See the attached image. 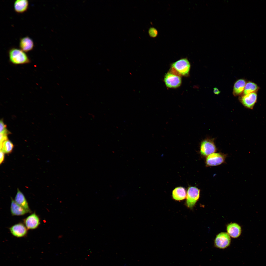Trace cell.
<instances>
[{"label": "cell", "instance_id": "cell-11", "mask_svg": "<svg viewBox=\"0 0 266 266\" xmlns=\"http://www.w3.org/2000/svg\"><path fill=\"white\" fill-rule=\"evenodd\" d=\"M34 46L33 40L28 36L22 37L20 39L19 47L21 50L25 52L32 50Z\"/></svg>", "mask_w": 266, "mask_h": 266}, {"label": "cell", "instance_id": "cell-21", "mask_svg": "<svg viewBox=\"0 0 266 266\" xmlns=\"http://www.w3.org/2000/svg\"><path fill=\"white\" fill-rule=\"evenodd\" d=\"M6 125L4 123L3 121L1 120L0 122V133L8 132L6 128Z\"/></svg>", "mask_w": 266, "mask_h": 266}, {"label": "cell", "instance_id": "cell-23", "mask_svg": "<svg viewBox=\"0 0 266 266\" xmlns=\"http://www.w3.org/2000/svg\"><path fill=\"white\" fill-rule=\"evenodd\" d=\"M213 92L215 94L218 95L220 93V91L217 88L215 87L214 88Z\"/></svg>", "mask_w": 266, "mask_h": 266}, {"label": "cell", "instance_id": "cell-13", "mask_svg": "<svg viewBox=\"0 0 266 266\" xmlns=\"http://www.w3.org/2000/svg\"><path fill=\"white\" fill-rule=\"evenodd\" d=\"M227 233L231 237L237 238L240 235L241 229L240 226L235 223L229 224L227 227Z\"/></svg>", "mask_w": 266, "mask_h": 266}, {"label": "cell", "instance_id": "cell-14", "mask_svg": "<svg viewBox=\"0 0 266 266\" xmlns=\"http://www.w3.org/2000/svg\"><path fill=\"white\" fill-rule=\"evenodd\" d=\"M29 6V2L27 0H17L14 3V7L16 12L21 13L26 12Z\"/></svg>", "mask_w": 266, "mask_h": 266}, {"label": "cell", "instance_id": "cell-15", "mask_svg": "<svg viewBox=\"0 0 266 266\" xmlns=\"http://www.w3.org/2000/svg\"><path fill=\"white\" fill-rule=\"evenodd\" d=\"M10 210L11 213L13 216H21L28 213L23 208L16 203L12 198Z\"/></svg>", "mask_w": 266, "mask_h": 266}, {"label": "cell", "instance_id": "cell-3", "mask_svg": "<svg viewBox=\"0 0 266 266\" xmlns=\"http://www.w3.org/2000/svg\"><path fill=\"white\" fill-rule=\"evenodd\" d=\"M200 190L195 186L188 187L187 192L186 205L190 209L192 208L199 200Z\"/></svg>", "mask_w": 266, "mask_h": 266}, {"label": "cell", "instance_id": "cell-20", "mask_svg": "<svg viewBox=\"0 0 266 266\" xmlns=\"http://www.w3.org/2000/svg\"><path fill=\"white\" fill-rule=\"evenodd\" d=\"M148 33L149 36L151 37L154 38L156 37L158 34L157 30L154 27H150L148 31Z\"/></svg>", "mask_w": 266, "mask_h": 266}, {"label": "cell", "instance_id": "cell-22", "mask_svg": "<svg viewBox=\"0 0 266 266\" xmlns=\"http://www.w3.org/2000/svg\"><path fill=\"white\" fill-rule=\"evenodd\" d=\"M4 158V153L1 150L0 153V163L1 164L3 162Z\"/></svg>", "mask_w": 266, "mask_h": 266}, {"label": "cell", "instance_id": "cell-6", "mask_svg": "<svg viewBox=\"0 0 266 266\" xmlns=\"http://www.w3.org/2000/svg\"><path fill=\"white\" fill-rule=\"evenodd\" d=\"M164 80L166 86L169 88H177L180 86L181 83V79L180 76L170 72L166 74Z\"/></svg>", "mask_w": 266, "mask_h": 266}, {"label": "cell", "instance_id": "cell-1", "mask_svg": "<svg viewBox=\"0 0 266 266\" xmlns=\"http://www.w3.org/2000/svg\"><path fill=\"white\" fill-rule=\"evenodd\" d=\"M8 55L10 61L14 64H27L30 61L25 52L20 49L11 48L9 50Z\"/></svg>", "mask_w": 266, "mask_h": 266}, {"label": "cell", "instance_id": "cell-5", "mask_svg": "<svg viewBox=\"0 0 266 266\" xmlns=\"http://www.w3.org/2000/svg\"><path fill=\"white\" fill-rule=\"evenodd\" d=\"M231 239L229 235L226 232H221L218 234L214 240L215 247L220 249H224L230 245Z\"/></svg>", "mask_w": 266, "mask_h": 266}, {"label": "cell", "instance_id": "cell-2", "mask_svg": "<svg viewBox=\"0 0 266 266\" xmlns=\"http://www.w3.org/2000/svg\"><path fill=\"white\" fill-rule=\"evenodd\" d=\"M190 65L186 58L181 59L173 63L171 65L172 70L176 71L179 75L187 76L189 74Z\"/></svg>", "mask_w": 266, "mask_h": 266}, {"label": "cell", "instance_id": "cell-7", "mask_svg": "<svg viewBox=\"0 0 266 266\" xmlns=\"http://www.w3.org/2000/svg\"><path fill=\"white\" fill-rule=\"evenodd\" d=\"M216 151V148L212 141L206 140L201 142L200 152L203 157H207L210 154L215 153Z\"/></svg>", "mask_w": 266, "mask_h": 266}, {"label": "cell", "instance_id": "cell-10", "mask_svg": "<svg viewBox=\"0 0 266 266\" xmlns=\"http://www.w3.org/2000/svg\"><path fill=\"white\" fill-rule=\"evenodd\" d=\"M25 225L27 229H34L37 228L40 223L39 217L35 213L26 217L24 220Z\"/></svg>", "mask_w": 266, "mask_h": 266}, {"label": "cell", "instance_id": "cell-8", "mask_svg": "<svg viewBox=\"0 0 266 266\" xmlns=\"http://www.w3.org/2000/svg\"><path fill=\"white\" fill-rule=\"evenodd\" d=\"M9 229L12 234L17 237H21L25 236L27 232V229L25 225L21 223L15 224Z\"/></svg>", "mask_w": 266, "mask_h": 266}, {"label": "cell", "instance_id": "cell-4", "mask_svg": "<svg viewBox=\"0 0 266 266\" xmlns=\"http://www.w3.org/2000/svg\"><path fill=\"white\" fill-rule=\"evenodd\" d=\"M226 155L220 153H214L208 156L205 160L206 167L217 166L225 161Z\"/></svg>", "mask_w": 266, "mask_h": 266}, {"label": "cell", "instance_id": "cell-12", "mask_svg": "<svg viewBox=\"0 0 266 266\" xmlns=\"http://www.w3.org/2000/svg\"><path fill=\"white\" fill-rule=\"evenodd\" d=\"M14 200L16 203L23 208L28 213L32 212L24 195L18 189H17Z\"/></svg>", "mask_w": 266, "mask_h": 266}, {"label": "cell", "instance_id": "cell-16", "mask_svg": "<svg viewBox=\"0 0 266 266\" xmlns=\"http://www.w3.org/2000/svg\"><path fill=\"white\" fill-rule=\"evenodd\" d=\"M172 197L174 200L177 201L184 200L186 197L185 188L182 187L175 188L172 191Z\"/></svg>", "mask_w": 266, "mask_h": 266}, {"label": "cell", "instance_id": "cell-19", "mask_svg": "<svg viewBox=\"0 0 266 266\" xmlns=\"http://www.w3.org/2000/svg\"><path fill=\"white\" fill-rule=\"evenodd\" d=\"M13 147L14 145L8 139L3 142L2 149L0 150L4 153H9L12 151Z\"/></svg>", "mask_w": 266, "mask_h": 266}, {"label": "cell", "instance_id": "cell-9", "mask_svg": "<svg viewBox=\"0 0 266 266\" xmlns=\"http://www.w3.org/2000/svg\"><path fill=\"white\" fill-rule=\"evenodd\" d=\"M256 92L244 95L242 96L241 100L244 106L250 109H252L256 103L257 98Z\"/></svg>", "mask_w": 266, "mask_h": 266}, {"label": "cell", "instance_id": "cell-17", "mask_svg": "<svg viewBox=\"0 0 266 266\" xmlns=\"http://www.w3.org/2000/svg\"><path fill=\"white\" fill-rule=\"evenodd\" d=\"M246 84V81L244 79H241L237 80L234 85L233 94L235 95H238L241 94L244 91Z\"/></svg>", "mask_w": 266, "mask_h": 266}, {"label": "cell", "instance_id": "cell-18", "mask_svg": "<svg viewBox=\"0 0 266 266\" xmlns=\"http://www.w3.org/2000/svg\"><path fill=\"white\" fill-rule=\"evenodd\" d=\"M259 89V87L255 83L251 81H249L246 84L243 91L244 95L256 92Z\"/></svg>", "mask_w": 266, "mask_h": 266}]
</instances>
